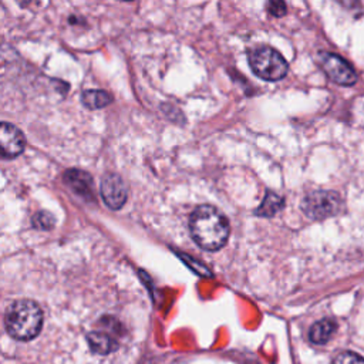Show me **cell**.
Masks as SVG:
<instances>
[{"label": "cell", "instance_id": "1", "mask_svg": "<svg viewBox=\"0 0 364 364\" xmlns=\"http://www.w3.org/2000/svg\"><path fill=\"white\" fill-rule=\"evenodd\" d=\"M189 230L196 245L209 252L225 246L230 232L228 219L210 205H200L191 213Z\"/></svg>", "mask_w": 364, "mask_h": 364}, {"label": "cell", "instance_id": "2", "mask_svg": "<svg viewBox=\"0 0 364 364\" xmlns=\"http://www.w3.org/2000/svg\"><path fill=\"white\" fill-rule=\"evenodd\" d=\"M4 326L9 336L14 340H33L41 331L43 311L33 300H16L6 310Z\"/></svg>", "mask_w": 364, "mask_h": 364}, {"label": "cell", "instance_id": "3", "mask_svg": "<svg viewBox=\"0 0 364 364\" xmlns=\"http://www.w3.org/2000/svg\"><path fill=\"white\" fill-rule=\"evenodd\" d=\"M252 71L262 80L279 81L287 74L289 64L284 57L272 47L255 48L249 55Z\"/></svg>", "mask_w": 364, "mask_h": 364}, {"label": "cell", "instance_id": "4", "mask_svg": "<svg viewBox=\"0 0 364 364\" xmlns=\"http://www.w3.org/2000/svg\"><path fill=\"white\" fill-rule=\"evenodd\" d=\"M343 202L337 192L314 191L301 200V210L306 216L314 220H321L337 215L341 210Z\"/></svg>", "mask_w": 364, "mask_h": 364}, {"label": "cell", "instance_id": "5", "mask_svg": "<svg viewBox=\"0 0 364 364\" xmlns=\"http://www.w3.org/2000/svg\"><path fill=\"white\" fill-rule=\"evenodd\" d=\"M320 64L327 77L340 85H353L357 81V74L353 67L334 53L320 54Z\"/></svg>", "mask_w": 364, "mask_h": 364}, {"label": "cell", "instance_id": "6", "mask_svg": "<svg viewBox=\"0 0 364 364\" xmlns=\"http://www.w3.org/2000/svg\"><path fill=\"white\" fill-rule=\"evenodd\" d=\"M101 196L109 209H121L127 202V186L118 173H107L101 181Z\"/></svg>", "mask_w": 364, "mask_h": 364}, {"label": "cell", "instance_id": "7", "mask_svg": "<svg viewBox=\"0 0 364 364\" xmlns=\"http://www.w3.org/2000/svg\"><path fill=\"white\" fill-rule=\"evenodd\" d=\"M24 135L13 124L3 122L0 127V146L3 158H14L24 149Z\"/></svg>", "mask_w": 364, "mask_h": 364}, {"label": "cell", "instance_id": "8", "mask_svg": "<svg viewBox=\"0 0 364 364\" xmlns=\"http://www.w3.org/2000/svg\"><path fill=\"white\" fill-rule=\"evenodd\" d=\"M64 182L70 186L78 196H82L87 200L94 199L92 193V178L90 173L81 169H68L64 173Z\"/></svg>", "mask_w": 364, "mask_h": 364}, {"label": "cell", "instance_id": "9", "mask_svg": "<svg viewBox=\"0 0 364 364\" xmlns=\"http://www.w3.org/2000/svg\"><path fill=\"white\" fill-rule=\"evenodd\" d=\"M87 343L90 346V350L95 354H100V355L109 354L114 350H117V347H118L117 341L104 331H91V333H88L87 334Z\"/></svg>", "mask_w": 364, "mask_h": 364}, {"label": "cell", "instance_id": "10", "mask_svg": "<svg viewBox=\"0 0 364 364\" xmlns=\"http://www.w3.org/2000/svg\"><path fill=\"white\" fill-rule=\"evenodd\" d=\"M336 330H337V323L333 318H321L310 327L309 338L314 344H326L331 338Z\"/></svg>", "mask_w": 364, "mask_h": 364}, {"label": "cell", "instance_id": "11", "mask_svg": "<svg viewBox=\"0 0 364 364\" xmlns=\"http://www.w3.org/2000/svg\"><path fill=\"white\" fill-rule=\"evenodd\" d=\"M81 101L87 108L97 109V108L109 105L112 101V97L111 94L102 90H85L81 95Z\"/></svg>", "mask_w": 364, "mask_h": 364}, {"label": "cell", "instance_id": "12", "mask_svg": "<svg viewBox=\"0 0 364 364\" xmlns=\"http://www.w3.org/2000/svg\"><path fill=\"white\" fill-rule=\"evenodd\" d=\"M283 206H284V199L282 196H279L277 193L267 191L262 205L256 209V215L270 218L274 213H277Z\"/></svg>", "mask_w": 364, "mask_h": 364}, {"label": "cell", "instance_id": "13", "mask_svg": "<svg viewBox=\"0 0 364 364\" xmlns=\"http://www.w3.org/2000/svg\"><path fill=\"white\" fill-rule=\"evenodd\" d=\"M31 225L36 228V229H40V230H48V229H53L54 225H55V219L54 216L47 212V210H38L37 213L33 215L31 218Z\"/></svg>", "mask_w": 364, "mask_h": 364}, {"label": "cell", "instance_id": "14", "mask_svg": "<svg viewBox=\"0 0 364 364\" xmlns=\"http://www.w3.org/2000/svg\"><path fill=\"white\" fill-rule=\"evenodd\" d=\"M331 364H364V358L353 351H343L333 358Z\"/></svg>", "mask_w": 364, "mask_h": 364}, {"label": "cell", "instance_id": "15", "mask_svg": "<svg viewBox=\"0 0 364 364\" xmlns=\"http://www.w3.org/2000/svg\"><path fill=\"white\" fill-rule=\"evenodd\" d=\"M267 10L274 17H282L286 14V4L283 1H270L267 3Z\"/></svg>", "mask_w": 364, "mask_h": 364}]
</instances>
